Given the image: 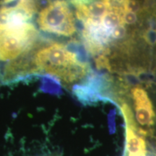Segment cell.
Segmentation results:
<instances>
[{
	"mask_svg": "<svg viewBox=\"0 0 156 156\" xmlns=\"http://www.w3.org/2000/svg\"><path fill=\"white\" fill-rule=\"evenodd\" d=\"M144 38L147 44H156V27H151L144 34Z\"/></svg>",
	"mask_w": 156,
	"mask_h": 156,
	"instance_id": "11",
	"label": "cell"
},
{
	"mask_svg": "<svg viewBox=\"0 0 156 156\" xmlns=\"http://www.w3.org/2000/svg\"><path fill=\"white\" fill-rule=\"evenodd\" d=\"M121 9L119 10H114V9L109 10L103 15V17L101 20V23L106 30L112 31L113 29L120 25L119 12Z\"/></svg>",
	"mask_w": 156,
	"mask_h": 156,
	"instance_id": "6",
	"label": "cell"
},
{
	"mask_svg": "<svg viewBox=\"0 0 156 156\" xmlns=\"http://www.w3.org/2000/svg\"><path fill=\"white\" fill-rule=\"evenodd\" d=\"M74 92L75 93L79 100L83 103L94 102L99 98L93 90L89 89L88 87H76L74 89Z\"/></svg>",
	"mask_w": 156,
	"mask_h": 156,
	"instance_id": "8",
	"label": "cell"
},
{
	"mask_svg": "<svg viewBox=\"0 0 156 156\" xmlns=\"http://www.w3.org/2000/svg\"><path fill=\"white\" fill-rule=\"evenodd\" d=\"M36 23L43 32L56 36L69 37L76 32L75 17L64 0L48 2L39 12Z\"/></svg>",
	"mask_w": 156,
	"mask_h": 156,
	"instance_id": "3",
	"label": "cell"
},
{
	"mask_svg": "<svg viewBox=\"0 0 156 156\" xmlns=\"http://www.w3.org/2000/svg\"><path fill=\"white\" fill-rule=\"evenodd\" d=\"M102 1H105V2H106V1H108V0H102Z\"/></svg>",
	"mask_w": 156,
	"mask_h": 156,
	"instance_id": "16",
	"label": "cell"
},
{
	"mask_svg": "<svg viewBox=\"0 0 156 156\" xmlns=\"http://www.w3.org/2000/svg\"><path fill=\"white\" fill-rule=\"evenodd\" d=\"M89 15L90 18L95 20H101L107 12L109 11V7L106 2L96 1L91 3L88 7Z\"/></svg>",
	"mask_w": 156,
	"mask_h": 156,
	"instance_id": "7",
	"label": "cell"
},
{
	"mask_svg": "<svg viewBox=\"0 0 156 156\" xmlns=\"http://www.w3.org/2000/svg\"><path fill=\"white\" fill-rule=\"evenodd\" d=\"M126 29L124 25H119L114 28L111 34V38L112 39H122L126 36Z\"/></svg>",
	"mask_w": 156,
	"mask_h": 156,
	"instance_id": "12",
	"label": "cell"
},
{
	"mask_svg": "<svg viewBox=\"0 0 156 156\" xmlns=\"http://www.w3.org/2000/svg\"><path fill=\"white\" fill-rule=\"evenodd\" d=\"M0 84H1V69H0Z\"/></svg>",
	"mask_w": 156,
	"mask_h": 156,
	"instance_id": "14",
	"label": "cell"
},
{
	"mask_svg": "<svg viewBox=\"0 0 156 156\" xmlns=\"http://www.w3.org/2000/svg\"><path fill=\"white\" fill-rule=\"evenodd\" d=\"M146 156H155V155H151V154H150V155H146Z\"/></svg>",
	"mask_w": 156,
	"mask_h": 156,
	"instance_id": "15",
	"label": "cell"
},
{
	"mask_svg": "<svg viewBox=\"0 0 156 156\" xmlns=\"http://www.w3.org/2000/svg\"><path fill=\"white\" fill-rule=\"evenodd\" d=\"M31 74L44 72L58 78L64 83H71L83 78L87 65L77 55L59 43L38 44L28 53Z\"/></svg>",
	"mask_w": 156,
	"mask_h": 156,
	"instance_id": "1",
	"label": "cell"
},
{
	"mask_svg": "<svg viewBox=\"0 0 156 156\" xmlns=\"http://www.w3.org/2000/svg\"><path fill=\"white\" fill-rule=\"evenodd\" d=\"M132 95L134 103L136 121L142 126L153 125L156 115L147 92L141 87H135L132 90Z\"/></svg>",
	"mask_w": 156,
	"mask_h": 156,
	"instance_id": "4",
	"label": "cell"
},
{
	"mask_svg": "<svg viewBox=\"0 0 156 156\" xmlns=\"http://www.w3.org/2000/svg\"><path fill=\"white\" fill-rule=\"evenodd\" d=\"M95 62L98 69H106L108 71H112L110 62H109L108 58L107 57L106 55L101 54V55L97 56L95 58Z\"/></svg>",
	"mask_w": 156,
	"mask_h": 156,
	"instance_id": "10",
	"label": "cell"
},
{
	"mask_svg": "<svg viewBox=\"0 0 156 156\" xmlns=\"http://www.w3.org/2000/svg\"><path fill=\"white\" fill-rule=\"evenodd\" d=\"M38 39L36 25L30 21L7 29L0 34V67L32 51Z\"/></svg>",
	"mask_w": 156,
	"mask_h": 156,
	"instance_id": "2",
	"label": "cell"
},
{
	"mask_svg": "<svg viewBox=\"0 0 156 156\" xmlns=\"http://www.w3.org/2000/svg\"><path fill=\"white\" fill-rule=\"evenodd\" d=\"M120 25H133L137 22V15L133 12L122 8L119 12Z\"/></svg>",
	"mask_w": 156,
	"mask_h": 156,
	"instance_id": "9",
	"label": "cell"
},
{
	"mask_svg": "<svg viewBox=\"0 0 156 156\" xmlns=\"http://www.w3.org/2000/svg\"><path fill=\"white\" fill-rule=\"evenodd\" d=\"M93 0H70L72 4L74 5H86L87 4L91 2Z\"/></svg>",
	"mask_w": 156,
	"mask_h": 156,
	"instance_id": "13",
	"label": "cell"
},
{
	"mask_svg": "<svg viewBox=\"0 0 156 156\" xmlns=\"http://www.w3.org/2000/svg\"><path fill=\"white\" fill-rule=\"evenodd\" d=\"M126 145L128 156H146V142L134 130L126 126Z\"/></svg>",
	"mask_w": 156,
	"mask_h": 156,
	"instance_id": "5",
	"label": "cell"
}]
</instances>
